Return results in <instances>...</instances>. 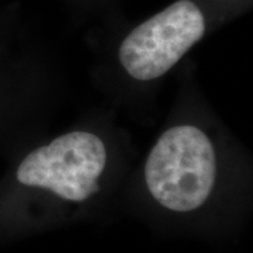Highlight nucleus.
Wrapping results in <instances>:
<instances>
[{"label":"nucleus","instance_id":"nucleus-3","mask_svg":"<svg viewBox=\"0 0 253 253\" xmlns=\"http://www.w3.org/2000/svg\"><path fill=\"white\" fill-rule=\"evenodd\" d=\"M107 152L99 136L73 131L37 148L18 165L16 177L28 187L51 190L61 199L82 203L100 190Z\"/></svg>","mask_w":253,"mask_h":253},{"label":"nucleus","instance_id":"nucleus-2","mask_svg":"<svg viewBox=\"0 0 253 253\" xmlns=\"http://www.w3.org/2000/svg\"><path fill=\"white\" fill-rule=\"evenodd\" d=\"M206 16L193 0H177L123 40L120 62L136 81H154L169 72L206 34Z\"/></svg>","mask_w":253,"mask_h":253},{"label":"nucleus","instance_id":"nucleus-1","mask_svg":"<svg viewBox=\"0 0 253 253\" xmlns=\"http://www.w3.org/2000/svg\"><path fill=\"white\" fill-rule=\"evenodd\" d=\"M215 174L214 146L193 126L165 131L145 163L149 193L161 206L177 212L201 207L214 187Z\"/></svg>","mask_w":253,"mask_h":253}]
</instances>
